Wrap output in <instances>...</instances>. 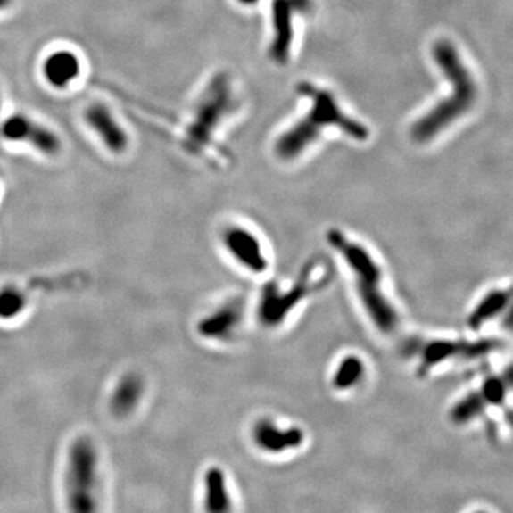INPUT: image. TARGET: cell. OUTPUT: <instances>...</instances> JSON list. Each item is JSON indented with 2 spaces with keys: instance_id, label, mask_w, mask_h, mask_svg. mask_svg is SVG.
<instances>
[{
  "instance_id": "cell-1",
  "label": "cell",
  "mask_w": 513,
  "mask_h": 513,
  "mask_svg": "<svg viewBox=\"0 0 513 513\" xmlns=\"http://www.w3.org/2000/svg\"><path fill=\"white\" fill-rule=\"evenodd\" d=\"M471 383L450 408L458 428L479 429L492 445L513 443V351L505 347L475 368Z\"/></svg>"
},
{
  "instance_id": "cell-2",
  "label": "cell",
  "mask_w": 513,
  "mask_h": 513,
  "mask_svg": "<svg viewBox=\"0 0 513 513\" xmlns=\"http://www.w3.org/2000/svg\"><path fill=\"white\" fill-rule=\"evenodd\" d=\"M432 54L441 71L450 80L452 92L414 124L412 137L419 143L431 142L453 121L467 113L478 99L475 78L452 42L438 40L432 47Z\"/></svg>"
},
{
  "instance_id": "cell-3",
  "label": "cell",
  "mask_w": 513,
  "mask_h": 513,
  "mask_svg": "<svg viewBox=\"0 0 513 513\" xmlns=\"http://www.w3.org/2000/svg\"><path fill=\"white\" fill-rule=\"evenodd\" d=\"M328 243L345 260L348 269L354 276L358 297L368 314L374 326L383 334H393L397 329L398 312L384 290V277L381 267L371 252L345 234L329 230Z\"/></svg>"
},
{
  "instance_id": "cell-4",
  "label": "cell",
  "mask_w": 513,
  "mask_h": 513,
  "mask_svg": "<svg viewBox=\"0 0 513 513\" xmlns=\"http://www.w3.org/2000/svg\"><path fill=\"white\" fill-rule=\"evenodd\" d=\"M300 93L311 97L312 109L305 119L295 124L287 133H284L277 142V154L281 159L291 160L300 156L308 145L319 138V133L324 128L333 124L355 140L368 138V128L343 113L331 93L319 89L310 83H302Z\"/></svg>"
},
{
  "instance_id": "cell-5",
  "label": "cell",
  "mask_w": 513,
  "mask_h": 513,
  "mask_svg": "<svg viewBox=\"0 0 513 513\" xmlns=\"http://www.w3.org/2000/svg\"><path fill=\"white\" fill-rule=\"evenodd\" d=\"M505 347V336L493 334L467 331V335L434 336L418 350V376L425 378L448 367H469L474 371Z\"/></svg>"
},
{
  "instance_id": "cell-6",
  "label": "cell",
  "mask_w": 513,
  "mask_h": 513,
  "mask_svg": "<svg viewBox=\"0 0 513 513\" xmlns=\"http://www.w3.org/2000/svg\"><path fill=\"white\" fill-rule=\"evenodd\" d=\"M66 502L71 512L99 510V453L92 439H76L71 443L64 476Z\"/></svg>"
},
{
  "instance_id": "cell-7",
  "label": "cell",
  "mask_w": 513,
  "mask_h": 513,
  "mask_svg": "<svg viewBox=\"0 0 513 513\" xmlns=\"http://www.w3.org/2000/svg\"><path fill=\"white\" fill-rule=\"evenodd\" d=\"M512 304L513 277L492 281L479 291L467 310L465 319L467 331L501 335V326Z\"/></svg>"
},
{
  "instance_id": "cell-8",
  "label": "cell",
  "mask_w": 513,
  "mask_h": 513,
  "mask_svg": "<svg viewBox=\"0 0 513 513\" xmlns=\"http://www.w3.org/2000/svg\"><path fill=\"white\" fill-rule=\"evenodd\" d=\"M321 281L312 280L311 269L302 273L287 291H281L277 284H269L260 297L259 317L266 326H278L307 295L321 287Z\"/></svg>"
},
{
  "instance_id": "cell-9",
  "label": "cell",
  "mask_w": 513,
  "mask_h": 513,
  "mask_svg": "<svg viewBox=\"0 0 513 513\" xmlns=\"http://www.w3.org/2000/svg\"><path fill=\"white\" fill-rule=\"evenodd\" d=\"M195 120L193 121L192 128H188V145L193 150H197L203 145L209 142L210 133L219 123V119L226 113L227 109H230V90H227L226 82L219 80L212 83L211 89L204 95L202 100Z\"/></svg>"
},
{
  "instance_id": "cell-10",
  "label": "cell",
  "mask_w": 513,
  "mask_h": 513,
  "mask_svg": "<svg viewBox=\"0 0 513 513\" xmlns=\"http://www.w3.org/2000/svg\"><path fill=\"white\" fill-rule=\"evenodd\" d=\"M224 245L231 257L252 273H264L269 267L261 241L247 228L233 227L227 230L224 234Z\"/></svg>"
},
{
  "instance_id": "cell-11",
  "label": "cell",
  "mask_w": 513,
  "mask_h": 513,
  "mask_svg": "<svg viewBox=\"0 0 513 513\" xmlns=\"http://www.w3.org/2000/svg\"><path fill=\"white\" fill-rule=\"evenodd\" d=\"M0 133L7 140L28 142L45 154H56L61 149V142L49 128H43L25 116H12L2 124Z\"/></svg>"
},
{
  "instance_id": "cell-12",
  "label": "cell",
  "mask_w": 513,
  "mask_h": 513,
  "mask_svg": "<svg viewBox=\"0 0 513 513\" xmlns=\"http://www.w3.org/2000/svg\"><path fill=\"white\" fill-rule=\"evenodd\" d=\"M311 0H276L273 4V21L276 28V40L271 46L273 59L278 63L287 61L290 50L293 28H291V16L297 9L307 11Z\"/></svg>"
},
{
  "instance_id": "cell-13",
  "label": "cell",
  "mask_w": 513,
  "mask_h": 513,
  "mask_svg": "<svg viewBox=\"0 0 513 513\" xmlns=\"http://www.w3.org/2000/svg\"><path fill=\"white\" fill-rule=\"evenodd\" d=\"M254 441L264 452H288L302 446L304 443V432L300 428H281L274 422L264 419L255 425Z\"/></svg>"
},
{
  "instance_id": "cell-14",
  "label": "cell",
  "mask_w": 513,
  "mask_h": 513,
  "mask_svg": "<svg viewBox=\"0 0 513 513\" xmlns=\"http://www.w3.org/2000/svg\"><path fill=\"white\" fill-rule=\"evenodd\" d=\"M86 121L100 136L107 149L113 153H123L128 147V135L114 120L113 114L103 104H92L85 113Z\"/></svg>"
},
{
  "instance_id": "cell-15",
  "label": "cell",
  "mask_w": 513,
  "mask_h": 513,
  "mask_svg": "<svg viewBox=\"0 0 513 513\" xmlns=\"http://www.w3.org/2000/svg\"><path fill=\"white\" fill-rule=\"evenodd\" d=\"M145 384L136 374H128L116 384L110 397V410L117 418H126L135 412L142 401Z\"/></svg>"
},
{
  "instance_id": "cell-16",
  "label": "cell",
  "mask_w": 513,
  "mask_h": 513,
  "mask_svg": "<svg viewBox=\"0 0 513 513\" xmlns=\"http://www.w3.org/2000/svg\"><path fill=\"white\" fill-rule=\"evenodd\" d=\"M43 73L50 85L62 89L78 78L80 63L76 54L68 50H61L47 57V61L43 64Z\"/></svg>"
},
{
  "instance_id": "cell-17",
  "label": "cell",
  "mask_w": 513,
  "mask_h": 513,
  "mask_svg": "<svg viewBox=\"0 0 513 513\" xmlns=\"http://www.w3.org/2000/svg\"><path fill=\"white\" fill-rule=\"evenodd\" d=\"M204 508L207 512H226L230 509V493L226 476L219 467H211L204 475Z\"/></svg>"
},
{
  "instance_id": "cell-18",
  "label": "cell",
  "mask_w": 513,
  "mask_h": 513,
  "mask_svg": "<svg viewBox=\"0 0 513 513\" xmlns=\"http://www.w3.org/2000/svg\"><path fill=\"white\" fill-rule=\"evenodd\" d=\"M240 310L236 305H226L200 322L199 331L205 338H223L233 331L240 321Z\"/></svg>"
},
{
  "instance_id": "cell-19",
  "label": "cell",
  "mask_w": 513,
  "mask_h": 513,
  "mask_svg": "<svg viewBox=\"0 0 513 513\" xmlns=\"http://www.w3.org/2000/svg\"><path fill=\"white\" fill-rule=\"evenodd\" d=\"M364 362L358 357L343 358L334 372L333 385L336 390H351L364 376Z\"/></svg>"
},
{
  "instance_id": "cell-20",
  "label": "cell",
  "mask_w": 513,
  "mask_h": 513,
  "mask_svg": "<svg viewBox=\"0 0 513 513\" xmlns=\"http://www.w3.org/2000/svg\"><path fill=\"white\" fill-rule=\"evenodd\" d=\"M501 335L505 336V334H513V304L510 307L509 312H508L507 317L503 319L502 326L500 329Z\"/></svg>"
},
{
  "instance_id": "cell-21",
  "label": "cell",
  "mask_w": 513,
  "mask_h": 513,
  "mask_svg": "<svg viewBox=\"0 0 513 513\" xmlns=\"http://www.w3.org/2000/svg\"><path fill=\"white\" fill-rule=\"evenodd\" d=\"M12 0H0V11L4 9V7L9 6L11 4Z\"/></svg>"
},
{
  "instance_id": "cell-22",
  "label": "cell",
  "mask_w": 513,
  "mask_h": 513,
  "mask_svg": "<svg viewBox=\"0 0 513 513\" xmlns=\"http://www.w3.org/2000/svg\"><path fill=\"white\" fill-rule=\"evenodd\" d=\"M238 2H240V4H257V2H259V0H238Z\"/></svg>"
}]
</instances>
